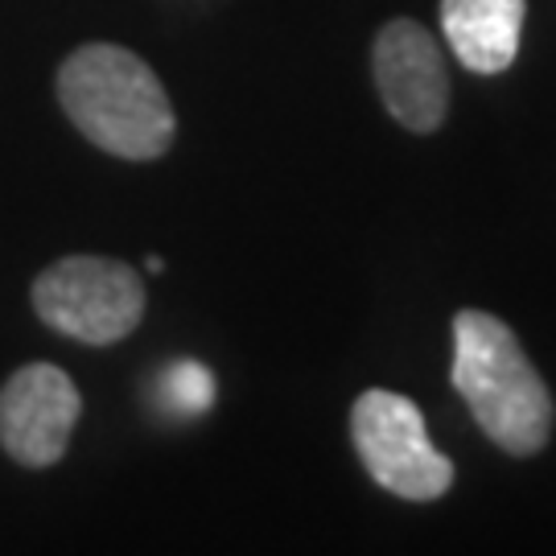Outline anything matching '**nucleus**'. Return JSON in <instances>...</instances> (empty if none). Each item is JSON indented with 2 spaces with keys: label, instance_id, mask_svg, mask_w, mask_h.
<instances>
[{
  "label": "nucleus",
  "instance_id": "nucleus-7",
  "mask_svg": "<svg viewBox=\"0 0 556 556\" xmlns=\"http://www.w3.org/2000/svg\"><path fill=\"white\" fill-rule=\"evenodd\" d=\"M528 0H441V29L470 75H503L519 54Z\"/></svg>",
  "mask_w": 556,
  "mask_h": 556
},
{
  "label": "nucleus",
  "instance_id": "nucleus-6",
  "mask_svg": "<svg viewBox=\"0 0 556 556\" xmlns=\"http://www.w3.org/2000/svg\"><path fill=\"white\" fill-rule=\"evenodd\" d=\"M371 79L400 128L429 137L450 116V71L438 38L413 17H392L371 41Z\"/></svg>",
  "mask_w": 556,
  "mask_h": 556
},
{
  "label": "nucleus",
  "instance_id": "nucleus-1",
  "mask_svg": "<svg viewBox=\"0 0 556 556\" xmlns=\"http://www.w3.org/2000/svg\"><path fill=\"white\" fill-rule=\"evenodd\" d=\"M54 91L66 119L100 153L119 161H157L178 137L165 83L149 62L116 41H87L59 62Z\"/></svg>",
  "mask_w": 556,
  "mask_h": 556
},
{
  "label": "nucleus",
  "instance_id": "nucleus-5",
  "mask_svg": "<svg viewBox=\"0 0 556 556\" xmlns=\"http://www.w3.org/2000/svg\"><path fill=\"white\" fill-rule=\"evenodd\" d=\"M79 417V388L54 363H25L0 383V450L25 470L59 466Z\"/></svg>",
  "mask_w": 556,
  "mask_h": 556
},
{
  "label": "nucleus",
  "instance_id": "nucleus-3",
  "mask_svg": "<svg viewBox=\"0 0 556 556\" xmlns=\"http://www.w3.org/2000/svg\"><path fill=\"white\" fill-rule=\"evenodd\" d=\"M29 301L54 334L83 346H116L144 321L149 293L132 264L75 252L41 268L29 285Z\"/></svg>",
  "mask_w": 556,
  "mask_h": 556
},
{
  "label": "nucleus",
  "instance_id": "nucleus-9",
  "mask_svg": "<svg viewBox=\"0 0 556 556\" xmlns=\"http://www.w3.org/2000/svg\"><path fill=\"white\" fill-rule=\"evenodd\" d=\"M144 268H149V273H161L165 264H161V256H149V260H144Z\"/></svg>",
  "mask_w": 556,
  "mask_h": 556
},
{
  "label": "nucleus",
  "instance_id": "nucleus-2",
  "mask_svg": "<svg viewBox=\"0 0 556 556\" xmlns=\"http://www.w3.org/2000/svg\"><path fill=\"white\" fill-rule=\"evenodd\" d=\"M454 388L503 454L532 457L553 441L556 400L519 334L486 309L454 314Z\"/></svg>",
  "mask_w": 556,
  "mask_h": 556
},
{
  "label": "nucleus",
  "instance_id": "nucleus-4",
  "mask_svg": "<svg viewBox=\"0 0 556 556\" xmlns=\"http://www.w3.org/2000/svg\"><path fill=\"white\" fill-rule=\"evenodd\" d=\"M351 441L363 470L404 503H433L454 486V462L429 441L420 408L400 392L367 388L351 408Z\"/></svg>",
  "mask_w": 556,
  "mask_h": 556
},
{
  "label": "nucleus",
  "instance_id": "nucleus-8",
  "mask_svg": "<svg viewBox=\"0 0 556 556\" xmlns=\"http://www.w3.org/2000/svg\"><path fill=\"white\" fill-rule=\"evenodd\" d=\"M169 388H174V396H178L181 408H190V413L211 408V400H215V379H211V371L199 367V363H181V367H174Z\"/></svg>",
  "mask_w": 556,
  "mask_h": 556
}]
</instances>
